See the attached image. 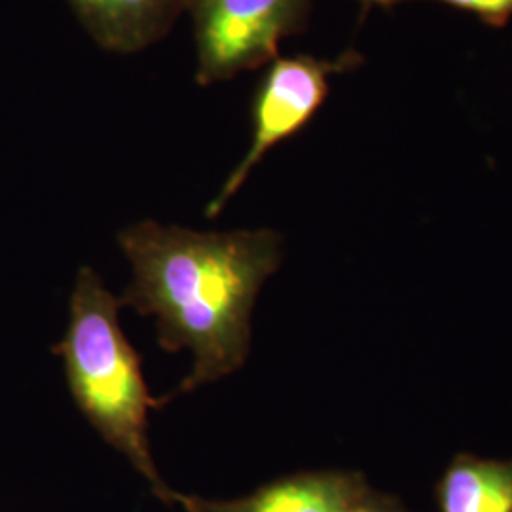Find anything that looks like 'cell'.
I'll return each mask as SVG.
<instances>
[{"label":"cell","mask_w":512,"mask_h":512,"mask_svg":"<svg viewBox=\"0 0 512 512\" xmlns=\"http://www.w3.org/2000/svg\"><path fill=\"white\" fill-rule=\"evenodd\" d=\"M118 245L133 270L120 306L156 317L164 351L194 355L192 372L165 403L239 370L251 348L256 296L281 266L283 236L270 228L198 232L141 220L118 234Z\"/></svg>","instance_id":"1"},{"label":"cell","mask_w":512,"mask_h":512,"mask_svg":"<svg viewBox=\"0 0 512 512\" xmlns=\"http://www.w3.org/2000/svg\"><path fill=\"white\" fill-rule=\"evenodd\" d=\"M118 298L92 268H80L69 327L52 351L63 359L74 403L107 444L147 478L152 492L171 505V488L158 473L148 444V410L164 399L148 391L141 359L118 321Z\"/></svg>","instance_id":"2"},{"label":"cell","mask_w":512,"mask_h":512,"mask_svg":"<svg viewBox=\"0 0 512 512\" xmlns=\"http://www.w3.org/2000/svg\"><path fill=\"white\" fill-rule=\"evenodd\" d=\"M311 0H184L202 88L266 67L279 44L298 33Z\"/></svg>","instance_id":"3"},{"label":"cell","mask_w":512,"mask_h":512,"mask_svg":"<svg viewBox=\"0 0 512 512\" xmlns=\"http://www.w3.org/2000/svg\"><path fill=\"white\" fill-rule=\"evenodd\" d=\"M361 61L363 55L348 50L332 59L277 55L266 65L251 107V145L220 186L215 200L207 205L205 215L209 219L219 217L268 152L310 124L329 97L332 76L353 71Z\"/></svg>","instance_id":"4"},{"label":"cell","mask_w":512,"mask_h":512,"mask_svg":"<svg viewBox=\"0 0 512 512\" xmlns=\"http://www.w3.org/2000/svg\"><path fill=\"white\" fill-rule=\"evenodd\" d=\"M365 476L313 471L281 476L238 499H203L171 492V505L186 512H355L370 495Z\"/></svg>","instance_id":"5"},{"label":"cell","mask_w":512,"mask_h":512,"mask_svg":"<svg viewBox=\"0 0 512 512\" xmlns=\"http://www.w3.org/2000/svg\"><path fill=\"white\" fill-rule=\"evenodd\" d=\"M82 29L109 54L133 55L162 42L184 0H67Z\"/></svg>","instance_id":"6"},{"label":"cell","mask_w":512,"mask_h":512,"mask_svg":"<svg viewBox=\"0 0 512 512\" xmlns=\"http://www.w3.org/2000/svg\"><path fill=\"white\" fill-rule=\"evenodd\" d=\"M439 512H512V459L458 454L435 486Z\"/></svg>","instance_id":"7"},{"label":"cell","mask_w":512,"mask_h":512,"mask_svg":"<svg viewBox=\"0 0 512 512\" xmlns=\"http://www.w3.org/2000/svg\"><path fill=\"white\" fill-rule=\"evenodd\" d=\"M435 2L473 14L486 25L497 27V29L505 27L512 18V0H435Z\"/></svg>","instance_id":"8"},{"label":"cell","mask_w":512,"mask_h":512,"mask_svg":"<svg viewBox=\"0 0 512 512\" xmlns=\"http://www.w3.org/2000/svg\"><path fill=\"white\" fill-rule=\"evenodd\" d=\"M355 512H408L403 505L391 497V495L378 494V492H370L365 501L357 507Z\"/></svg>","instance_id":"9"},{"label":"cell","mask_w":512,"mask_h":512,"mask_svg":"<svg viewBox=\"0 0 512 512\" xmlns=\"http://www.w3.org/2000/svg\"><path fill=\"white\" fill-rule=\"evenodd\" d=\"M359 2H363L366 6H382V8H391V6L399 4V2H404V0H359Z\"/></svg>","instance_id":"10"}]
</instances>
